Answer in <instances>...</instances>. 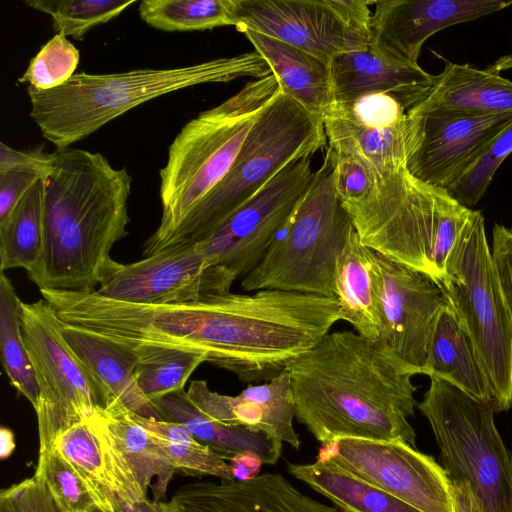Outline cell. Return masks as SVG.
<instances>
[{"instance_id":"obj_1","label":"cell","mask_w":512,"mask_h":512,"mask_svg":"<svg viewBox=\"0 0 512 512\" xmlns=\"http://www.w3.org/2000/svg\"><path fill=\"white\" fill-rule=\"evenodd\" d=\"M295 417L326 445L336 439L396 441L416 448L417 373L381 341L328 333L286 368Z\"/></svg>"},{"instance_id":"obj_2","label":"cell","mask_w":512,"mask_h":512,"mask_svg":"<svg viewBox=\"0 0 512 512\" xmlns=\"http://www.w3.org/2000/svg\"><path fill=\"white\" fill-rule=\"evenodd\" d=\"M45 179L43 249L27 273L39 290L96 291L127 234L132 177L99 152L56 149Z\"/></svg>"},{"instance_id":"obj_3","label":"cell","mask_w":512,"mask_h":512,"mask_svg":"<svg viewBox=\"0 0 512 512\" xmlns=\"http://www.w3.org/2000/svg\"><path fill=\"white\" fill-rule=\"evenodd\" d=\"M272 74L256 51L175 68L118 73H75L65 84L40 91L30 86V117L56 149L68 148L129 110L165 94L207 83Z\"/></svg>"},{"instance_id":"obj_4","label":"cell","mask_w":512,"mask_h":512,"mask_svg":"<svg viewBox=\"0 0 512 512\" xmlns=\"http://www.w3.org/2000/svg\"><path fill=\"white\" fill-rule=\"evenodd\" d=\"M342 204L365 246L440 285L448 256L474 213L405 167L378 176L364 198Z\"/></svg>"},{"instance_id":"obj_5","label":"cell","mask_w":512,"mask_h":512,"mask_svg":"<svg viewBox=\"0 0 512 512\" xmlns=\"http://www.w3.org/2000/svg\"><path fill=\"white\" fill-rule=\"evenodd\" d=\"M327 144L323 119L280 89L257 116L222 180L170 234L146 246L143 256L205 240L291 161Z\"/></svg>"},{"instance_id":"obj_6","label":"cell","mask_w":512,"mask_h":512,"mask_svg":"<svg viewBox=\"0 0 512 512\" xmlns=\"http://www.w3.org/2000/svg\"><path fill=\"white\" fill-rule=\"evenodd\" d=\"M279 91L273 74L249 81L235 95L181 128L159 171L162 217L146 246L170 234L222 180L257 116Z\"/></svg>"},{"instance_id":"obj_7","label":"cell","mask_w":512,"mask_h":512,"mask_svg":"<svg viewBox=\"0 0 512 512\" xmlns=\"http://www.w3.org/2000/svg\"><path fill=\"white\" fill-rule=\"evenodd\" d=\"M337 155L328 147L292 218L241 280L246 292L282 290L334 297L335 263L353 223L336 191ZM335 298V297H334Z\"/></svg>"},{"instance_id":"obj_8","label":"cell","mask_w":512,"mask_h":512,"mask_svg":"<svg viewBox=\"0 0 512 512\" xmlns=\"http://www.w3.org/2000/svg\"><path fill=\"white\" fill-rule=\"evenodd\" d=\"M441 286L492 390L496 412L512 408V317L505 302L480 211L451 250Z\"/></svg>"},{"instance_id":"obj_9","label":"cell","mask_w":512,"mask_h":512,"mask_svg":"<svg viewBox=\"0 0 512 512\" xmlns=\"http://www.w3.org/2000/svg\"><path fill=\"white\" fill-rule=\"evenodd\" d=\"M417 407L430 424L449 479L469 485L480 512H512V452L492 405L430 377Z\"/></svg>"},{"instance_id":"obj_10","label":"cell","mask_w":512,"mask_h":512,"mask_svg":"<svg viewBox=\"0 0 512 512\" xmlns=\"http://www.w3.org/2000/svg\"><path fill=\"white\" fill-rule=\"evenodd\" d=\"M21 332L39 388L34 409L41 457L51 450L60 433L115 401L70 346L63 322L45 299L22 301Z\"/></svg>"},{"instance_id":"obj_11","label":"cell","mask_w":512,"mask_h":512,"mask_svg":"<svg viewBox=\"0 0 512 512\" xmlns=\"http://www.w3.org/2000/svg\"><path fill=\"white\" fill-rule=\"evenodd\" d=\"M309 153L286 165L208 238L197 243L209 264L247 275L286 227L314 172Z\"/></svg>"},{"instance_id":"obj_12","label":"cell","mask_w":512,"mask_h":512,"mask_svg":"<svg viewBox=\"0 0 512 512\" xmlns=\"http://www.w3.org/2000/svg\"><path fill=\"white\" fill-rule=\"evenodd\" d=\"M316 459L334 463L421 512H453L444 467L408 444L341 438L321 445Z\"/></svg>"},{"instance_id":"obj_13","label":"cell","mask_w":512,"mask_h":512,"mask_svg":"<svg viewBox=\"0 0 512 512\" xmlns=\"http://www.w3.org/2000/svg\"><path fill=\"white\" fill-rule=\"evenodd\" d=\"M512 123V112L488 115L406 112V170L448 190Z\"/></svg>"},{"instance_id":"obj_14","label":"cell","mask_w":512,"mask_h":512,"mask_svg":"<svg viewBox=\"0 0 512 512\" xmlns=\"http://www.w3.org/2000/svg\"><path fill=\"white\" fill-rule=\"evenodd\" d=\"M236 278L211 265L197 244L173 247L142 260H114L97 293L105 298L140 304H182L230 292Z\"/></svg>"},{"instance_id":"obj_15","label":"cell","mask_w":512,"mask_h":512,"mask_svg":"<svg viewBox=\"0 0 512 512\" xmlns=\"http://www.w3.org/2000/svg\"><path fill=\"white\" fill-rule=\"evenodd\" d=\"M235 28L293 45L330 65L343 52L372 38L348 25L338 0H235Z\"/></svg>"},{"instance_id":"obj_16","label":"cell","mask_w":512,"mask_h":512,"mask_svg":"<svg viewBox=\"0 0 512 512\" xmlns=\"http://www.w3.org/2000/svg\"><path fill=\"white\" fill-rule=\"evenodd\" d=\"M381 281V341L417 374H425L432 329L447 303L429 275L377 252Z\"/></svg>"},{"instance_id":"obj_17","label":"cell","mask_w":512,"mask_h":512,"mask_svg":"<svg viewBox=\"0 0 512 512\" xmlns=\"http://www.w3.org/2000/svg\"><path fill=\"white\" fill-rule=\"evenodd\" d=\"M512 0H379L370 22L374 42L412 63L435 33L501 11Z\"/></svg>"},{"instance_id":"obj_18","label":"cell","mask_w":512,"mask_h":512,"mask_svg":"<svg viewBox=\"0 0 512 512\" xmlns=\"http://www.w3.org/2000/svg\"><path fill=\"white\" fill-rule=\"evenodd\" d=\"M187 395L209 417L254 432L266 434L274 443L283 442L298 450L301 445L294 429L295 404L287 370L270 381L248 385L231 396L210 390L206 381H192Z\"/></svg>"},{"instance_id":"obj_19","label":"cell","mask_w":512,"mask_h":512,"mask_svg":"<svg viewBox=\"0 0 512 512\" xmlns=\"http://www.w3.org/2000/svg\"><path fill=\"white\" fill-rule=\"evenodd\" d=\"M329 66L337 103L384 93L408 111L425 98L434 82V75L418 63L396 56L373 40L361 49L335 55Z\"/></svg>"},{"instance_id":"obj_20","label":"cell","mask_w":512,"mask_h":512,"mask_svg":"<svg viewBox=\"0 0 512 512\" xmlns=\"http://www.w3.org/2000/svg\"><path fill=\"white\" fill-rule=\"evenodd\" d=\"M170 503L175 512H340L302 493L279 473L245 481L187 483Z\"/></svg>"},{"instance_id":"obj_21","label":"cell","mask_w":512,"mask_h":512,"mask_svg":"<svg viewBox=\"0 0 512 512\" xmlns=\"http://www.w3.org/2000/svg\"><path fill=\"white\" fill-rule=\"evenodd\" d=\"M503 59L489 68L447 62L425 98L409 109L414 113L488 115L512 112V80L501 76Z\"/></svg>"},{"instance_id":"obj_22","label":"cell","mask_w":512,"mask_h":512,"mask_svg":"<svg viewBox=\"0 0 512 512\" xmlns=\"http://www.w3.org/2000/svg\"><path fill=\"white\" fill-rule=\"evenodd\" d=\"M333 293L341 320L347 321L356 333L378 340L382 314L377 252L360 241L354 227L336 259Z\"/></svg>"},{"instance_id":"obj_23","label":"cell","mask_w":512,"mask_h":512,"mask_svg":"<svg viewBox=\"0 0 512 512\" xmlns=\"http://www.w3.org/2000/svg\"><path fill=\"white\" fill-rule=\"evenodd\" d=\"M92 430L105 438L131 470L142 490L151 487L154 501H162L176 469L154 437L117 401L97 409L86 420Z\"/></svg>"},{"instance_id":"obj_24","label":"cell","mask_w":512,"mask_h":512,"mask_svg":"<svg viewBox=\"0 0 512 512\" xmlns=\"http://www.w3.org/2000/svg\"><path fill=\"white\" fill-rule=\"evenodd\" d=\"M242 33L267 62L282 92L322 118L335 103L330 66L270 36L251 30Z\"/></svg>"},{"instance_id":"obj_25","label":"cell","mask_w":512,"mask_h":512,"mask_svg":"<svg viewBox=\"0 0 512 512\" xmlns=\"http://www.w3.org/2000/svg\"><path fill=\"white\" fill-rule=\"evenodd\" d=\"M63 334L77 355L106 386L114 401L144 418L162 420L138 385L137 355L133 348L64 323Z\"/></svg>"},{"instance_id":"obj_26","label":"cell","mask_w":512,"mask_h":512,"mask_svg":"<svg viewBox=\"0 0 512 512\" xmlns=\"http://www.w3.org/2000/svg\"><path fill=\"white\" fill-rule=\"evenodd\" d=\"M153 404L162 420L181 424L225 460L252 453L258 455L263 464L274 465L281 456L282 445L274 443L266 434L209 417L191 402L184 390L169 393Z\"/></svg>"},{"instance_id":"obj_27","label":"cell","mask_w":512,"mask_h":512,"mask_svg":"<svg viewBox=\"0 0 512 512\" xmlns=\"http://www.w3.org/2000/svg\"><path fill=\"white\" fill-rule=\"evenodd\" d=\"M424 375L441 378L494 408L492 390L472 344L448 303L436 317Z\"/></svg>"},{"instance_id":"obj_28","label":"cell","mask_w":512,"mask_h":512,"mask_svg":"<svg viewBox=\"0 0 512 512\" xmlns=\"http://www.w3.org/2000/svg\"><path fill=\"white\" fill-rule=\"evenodd\" d=\"M322 119L328 147L336 153L356 156L377 176L405 167L406 118L400 125L376 128L357 121L334 103Z\"/></svg>"},{"instance_id":"obj_29","label":"cell","mask_w":512,"mask_h":512,"mask_svg":"<svg viewBox=\"0 0 512 512\" xmlns=\"http://www.w3.org/2000/svg\"><path fill=\"white\" fill-rule=\"evenodd\" d=\"M288 471L342 512H421L330 461L289 463Z\"/></svg>"},{"instance_id":"obj_30","label":"cell","mask_w":512,"mask_h":512,"mask_svg":"<svg viewBox=\"0 0 512 512\" xmlns=\"http://www.w3.org/2000/svg\"><path fill=\"white\" fill-rule=\"evenodd\" d=\"M45 179H38L10 214L0 221L1 272H30L40 259L44 238Z\"/></svg>"},{"instance_id":"obj_31","label":"cell","mask_w":512,"mask_h":512,"mask_svg":"<svg viewBox=\"0 0 512 512\" xmlns=\"http://www.w3.org/2000/svg\"><path fill=\"white\" fill-rule=\"evenodd\" d=\"M21 304L10 279L0 276V350L11 385L35 408L39 388L21 332Z\"/></svg>"},{"instance_id":"obj_32","label":"cell","mask_w":512,"mask_h":512,"mask_svg":"<svg viewBox=\"0 0 512 512\" xmlns=\"http://www.w3.org/2000/svg\"><path fill=\"white\" fill-rule=\"evenodd\" d=\"M131 348L137 355L138 385L152 403L169 393L184 390L194 370L207 362L204 353L189 349L157 345Z\"/></svg>"},{"instance_id":"obj_33","label":"cell","mask_w":512,"mask_h":512,"mask_svg":"<svg viewBox=\"0 0 512 512\" xmlns=\"http://www.w3.org/2000/svg\"><path fill=\"white\" fill-rule=\"evenodd\" d=\"M235 0H143L140 18L167 32L204 31L234 26Z\"/></svg>"},{"instance_id":"obj_34","label":"cell","mask_w":512,"mask_h":512,"mask_svg":"<svg viewBox=\"0 0 512 512\" xmlns=\"http://www.w3.org/2000/svg\"><path fill=\"white\" fill-rule=\"evenodd\" d=\"M131 415L154 437L176 470L211 475L221 480H234L229 463L210 446L197 440L181 424L148 419L132 412Z\"/></svg>"},{"instance_id":"obj_35","label":"cell","mask_w":512,"mask_h":512,"mask_svg":"<svg viewBox=\"0 0 512 512\" xmlns=\"http://www.w3.org/2000/svg\"><path fill=\"white\" fill-rule=\"evenodd\" d=\"M51 450L64 458L84 481L97 509L118 503L107 474L100 442L86 421L60 433L54 439Z\"/></svg>"},{"instance_id":"obj_36","label":"cell","mask_w":512,"mask_h":512,"mask_svg":"<svg viewBox=\"0 0 512 512\" xmlns=\"http://www.w3.org/2000/svg\"><path fill=\"white\" fill-rule=\"evenodd\" d=\"M28 7L48 14L53 28L65 37L82 41L93 27L118 17L135 0H25Z\"/></svg>"},{"instance_id":"obj_37","label":"cell","mask_w":512,"mask_h":512,"mask_svg":"<svg viewBox=\"0 0 512 512\" xmlns=\"http://www.w3.org/2000/svg\"><path fill=\"white\" fill-rule=\"evenodd\" d=\"M35 475L44 481L61 512L96 511V502L84 481L56 451L38 457Z\"/></svg>"},{"instance_id":"obj_38","label":"cell","mask_w":512,"mask_h":512,"mask_svg":"<svg viewBox=\"0 0 512 512\" xmlns=\"http://www.w3.org/2000/svg\"><path fill=\"white\" fill-rule=\"evenodd\" d=\"M79 60L74 44L56 33L31 59L19 82L40 91L57 88L75 74Z\"/></svg>"},{"instance_id":"obj_39","label":"cell","mask_w":512,"mask_h":512,"mask_svg":"<svg viewBox=\"0 0 512 512\" xmlns=\"http://www.w3.org/2000/svg\"><path fill=\"white\" fill-rule=\"evenodd\" d=\"M512 153V123L489 145L478 161L447 192L462 205L471 208L488 190L493 177Z\"/></svg>"},{"instance_id":"obj_40","label":"cell","mask_w":512,"mask_h":512,"mask_svg":"<svg viewBox=\"0 0 512 512\" xmlns=\"http://www.w3.org/2000/svg\"><path fill=\"white\" fill-rule=\"evenodd\" d=\"M344 112L357 121L376 128H389L402 124L407 110L402 104L384 93L363 95L351 102L337 103Z\"/></svg>"},{"instance_id":"obj_41","label":"cell","mask_w":512,"mask_h":512,"mask_svg":"<svg viewBox=\"0 0 512 512\" xmlns=\"http://www.w3.org/2000/svg\"><path fill=\"white\" fill-rule=\"evenodd\" d=\"M0 512H61L37 475L2 489Z\"/></svg>"},{"instance_id":"obj_42","label":"cell","mask_w":512,"mask_h":512,"mask_svg":"<svg viewBox=\"0 0 512 512\" xmlns=\"http://www.w3.org/2000/svg\"><path fill=\"white\" fill-rule=\"evenodd\" d=\"M336 155L335 186L341 202L358 201L367 196L378 176L356 156L344 153Z\"/></svg>"},{"instance_id":"obj_43","label":"cell","mask_w":512,"mask_h":512,"mask_svg":"<svg viewBox=\"0 0 512 512\" xmlns=\"http://www.w3.org/2000/svg\"><path fill=\"white\" fill-rule=\"evenodd\" d=\"M490 249L501 291L512 317V228L495 224Z\"/></svg>"},{"instance_id":"obj_44","label":"cell","mask_w":512,"mask_h":512,"mask_svg":"<svg viewBox=\"0 0 512 512\" xmlns=\"http://www.w3.org/2000/svg\"><path fill=\"white\" fill-rule=\"evenodd\" d=\"M52 161L53 153H46L42 147L17 150L0 143V173L26 171L45 178L51 170Z\"/></svg>"},{"instance_id":"obj_45","label":"cell","mask_w":512,"mask_h":512,"mask_svg":"<svg viewBox=\"0 0 512 512\" xmlns=\"http://www.w3.org/2000/svg\"><path fill=\"white\" fill-rule=\"evenodd\" d=\"M40 178L42 177L26 171L0 173V221L10 214L23 195Z\"/></svg>"},{"instance_id":"obj_46","label":"cell","mask_w":512,"mask_h":512,"mask_svg":"<svg viewBox=\"0 0 512 512\" xmlns=\"http://www.w3.org/2000/svg\"><path fill=\"white\" fill-rule=\"evenodd\" d=\"M262 465L260 457L252 453L238 454L229 460L232 475L237 481H245L258 476Z\"/></svg>"},{"instance_id":"obj_47","label":"cell","mask_w":512,"mask_h":512,"mask_svg":"<svg viewBox=\"0 0 512 512\" xmlns=\"http://www.w3.org/2000/svg\"><path fill=\"white\" fill-rule=\"evenodd\" d=\"M121 512H175L170 501H154L145 497L118 498Z\"/></svg>"},{"instance_id":"obj_48","label":"cell","mask_w":512,"mask_h":512,"mask_svg":"<svg viewBox=\"0 0 512 512\" xmlns=\"http://www.w3.org/2000/svg\"><path fill=\"white\" fill-rule=\"evenodd\" d=\"M451 494L453 512H480L477 501L466 482L451 481Z\"/></svg>"},{"instance_id":"obj_49","label":"cell","mask_w":512,"mask_h":512,"mask_svg":"<svg viewBox=\"0 0 512 512\" xmlns=\"http://www.w3.org/2000/svg\"><path fill=\"white\" fill-rule=\"evenodd\" d=\"M15 437L12 430L7 427L0 429V457L1 459L8 458L15 450Z\"/></svg>"},{"instance_id":"obj_50","label":"cell","mask_w":512,"mask_h":512,"mask_svg":"<svg viewBox=\"0 0 512 512\" xmlns=\"http://www.w3.org/2000/svg\"><path fill=\"white\" fill-rule=\"evenodd\" d=\"M95 512H121L120 503L118 502L117 504H112L96 509Z\"/></svg>"}]
</instances>
